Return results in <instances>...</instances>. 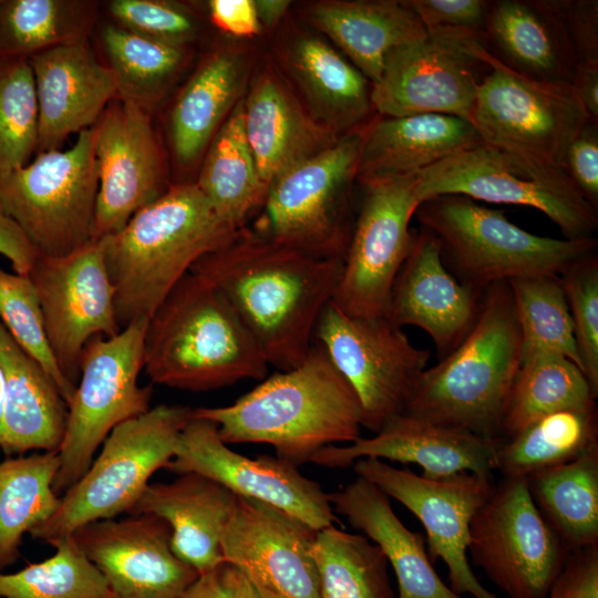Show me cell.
<instances>
[{"label": "cell", "mask_w": 598, "mask_h": 598, "mask_svg": "<svg viewBox=\"0 0 598 598\" xmlns=\"http://www.w3.org/2000/svg\"><path fill=\"white\" fill-rule=\"evenodd\" d=\"M283 62L308 112L338 135L373 118L371 82L329 42L313 34L296 35L285 49Z\"/></svg>", "instance_id": "d6a6232c"}, {"label": "cell", "mask_w": 598, "mask_h": 598, "mask_svg": "<svg viewBox=\"0 0 598 598\" xmlns=\"http://www.w3.org/2000/svg\"><path fill=\"white\" fill-rule=\"evenodd\" d=\"M342 260L323 259L240 228L190 269L216 288L257 341L269 365H299L338 288Z\"/></svg>", "instance_id": "6da1fadb"}, {"label": "cell", "mask_w": 598, "mask_h": 598, "mask_svg": "<svg viewBox=\"0 0 598 598\" xmlns=\"http://www.w3.org/2000/svg\"><path fill=\"white\" fill-rule=\"evenodd\" d=\"M0 321L49 374L69 405L76 386L65 378L53 357L34 286L28 275L8 272L1 267Z\"/></svg>", "instance_id": "bcb514c9"}, {"label": "cell", "mask_w": 598, "mask_h": 598, "mask_svg": "<svg viewBox=\"0 0 598 598\" xmlns=\"http://www.w3.org/2000/svg\"><path fill=\"white\" fill-rule=\"evenodd\" d=\"M236 503L227 487L190 472L168 483H150L130 514L164 519L174 554L203 575L225 564L221 539Z\"/></svg>", "instance_id": "83f0119b"}, {"label": "cell", "mask_w": 598, "mask_h": 598, "mask_svg": "<svg viewBox=\"0 0 598 598\" xmlns=\"http://www.w3.org/2000/svg\"><path fill=\"white\" fill-rule=\"evenodd\" d=\"M227 575L234 598H282L276 592L249 579L237 568L227 564Z\"/></svg>", "instance_id": "680465c9"}, {"label": "cell", "mask_w": 598, "mask_h": 598, "mask_svg": "<svg viewBox=\"0 0 598 598\" xmlns=\"http://www.w3.org/2000/svg\"><path fill=\"white\" fill-rule=\"evenodd\" d=\"M357 476L373 483L423 525L432 563L441 559L448 571V587L472 598H497L476 577L468 561L470 526L476 512L491 496L492 474L462 472L429 478L386 462L364 457L352 465Z\"/></svg>", "instance_id": "e0dca14e"}, {"label": "cell", "mask_w": 598, "mask_h": 598, "mask_svg": "<svg viewBox=\"0 0 598 598\" xmlns=\"http://www.w3.org/2000/svg\"><path fill=\"white\" fill-rule=\"evenodd\" d=\"M485 44L503 64L542 82L570 84L577 58L565 0L491 1Z\"/></svg>", "instance_id": "4316f807"}, {"label": "cell", "mask_w": 598, "mask_h": 598, "mask_svg": "<svg viewBox=\"0 0 598 598\" xmlns=\"http://www.w3.org/2000/svg\"><path fill=\"white\" fill-rule=\"evenodd\" d=\"M311 555L320 598H396L384 554L364 535L334 525L321 528Z\"/></svg>", "instance_id": "b9f144b4"}, {"label": "cell", "mask_w": 598, "mask_h": 598, "mask_svg": "<svg viewBox=\"0 0 598 598\" xmlns=\"http://www.w3.org/2000/svg\"><path fill=\"white\" fill-rule=\"evenodd\" d=\"M483 58L488 72L478 86L471 120L483 143L564 171L569 144L591 121L570 84L526 78L503 64L487 47Z\"/></svg>", "instance_id": "8fae6325"}, {"label": "cell", "mask_w": 598, "mask_h": 598, "mask_svg": "<svg viewBox=\"0 0 598 598\" xmlns=\"http://www.w3.org/2000/svg\"><path fill=\"white\" fill-rule=\"evenodd\" d=\"M244 97V96H243ZM196 185L217 215L240 229L261 208L268 185L259 176L244 130L243 99L210 141Z\"/></svg>", "instance_id": "e575fe53"}, {"label": "cell", "mask_w": 598, "mask_h": 598, "mask_svg": "<svg viewBox=\"0 0 598 598\" xmlns=\"http://www.w3.org/2000/svg\"><path fill=\"white\" fill-rule=\"evenodd\" d=\"M193 410L159 404L114 427L87 471L30 535L51 544L85 524L130 513L152 475L166 468L174 457L179 434L193 417Z\"/></svg>", "instance_id": "52a82bcc"}, {"label": "cell", "mask_w": 598, "mask_h": 598, "mask_svg": "<svg viewBox=\"0 0 598 598\" xmlns=\"http://www.w3.org/2000/svg\"><path fill=\"white\" fill-rule=\"evenodd\" d=\"M482 293L448 271L437 240L421 227L394 280L385 317L399 328L413 326L424 330L441 360L471 331Z\"/></svg>", "instance_id": "603a6c76"}, {"label": "cell", "mask_w": 598, "mask_h": 598, "mask_svg": "<svg viewBox=\"0 0 598 598\" xmlns=\"http://www.w3.org/2000/svg\"><path fill=\"white\" fill-rule=\"evenodd\" d=\"M502 441L403 413L391 419L371 437L361 436L351 444L320 450L311 463L347 468L360 458L373 457L416 464L423 470L422 476L429 478L462 472L492 474Z\"/></svg>", "instance_id": "cb8c5ba5"}, {"label": "cell", "mask_w": 598, "mask_h": 598, "mask_svg": "<svg viewBox=\"0 0 598 598\" xmlns=\"http://www.w3.org/2000/svg\"><path fill=\"white\" fill-rule=\"evenodd\" d=\"M0 255L6 257L19 275H28L39 252L20 227L0 214Z\"/></svg>", "instance_id": "11a10c76"}, {"label": "cell", "mask_w": 598, "mask_h": 598, "mask_svg": "<svg viewBox=\"0 0 598 598\" xmlns=\"http://www.w3.org/2000/svg\"><path fill=\"white\" fill-rule=\"evenodd\" d=\"M54 554L14 573H0L2 598H113L106 579L73 535L53 543Z\"/></svg>", "instance_id": "ee69618b"}, {"label": "cell", "mask_w": 598, "mask_h": 598, "mask_svg": "<svg viewBox=\"0 0 598 598\" xmlns=\"http://www.w3.org/2000/svg\"><path fill=\"white\" fill-rule=\"evenodd\" d=\"M564 171L598 209V124L588 122L571 141L566 152Z\"/></svg>", "instance_id": "f907efd6"}, {"label": "cell", "mask_w": 598, "mask_h": 598, "mask_svg": "<svg viewBox=\"0 0 598 598\" xmlns=\"http://www.w3.org/2000/svg\"><path fill=\"white\" fill-rule=\"evenodd\" d=\"M414 216L437 240L448 271L480 291L517 278L560 276L598 248L596 237L556 239L528 233L504 210L461 195L429 198Z\"/></svg>", "instance_id": "8992f818"}, {"label": "cell", "mask_w": 598, "mask_h": 598, "mask_svg": "<svg viewBox=\"0 0 598 598\" xmlns=\"http://www.w3.org/2000/svg\"><path fill=\"white\" fill-rule=\"evenodd\" d=\"M582 373L598 396V256L591 252L561 275Z\"/></svg>", "instance_id": "7dc6e473"}, {"label": "cell", "mask_w": 598, "mask_h": 598, "mask_svg": "<svg viewBox=\"0 0 598 598\" xmlns=\"http://www.w3.org/2000/svg\"><path fill=\"white\" fill-rule=\"evenodd\" d=\"M166 470L207 476L235 495L275 506L315 530L338 520L327 493L297 466L277 456L250 458L233 451L220 439L217 425L206 419L193 415Z\"/></svg>", "instance_id": "d6986e66"}, {"label": "cell", "mask_w": 598, "mask_h": 598, "mask_svg": "<svg viewBox=\"0 0 598 598\" xmlns=\"http://www.w3.org/2000/svg\"><path fill=\"white\" fill-rule=\"evenodd\" d=\"M327 495L333 512L382 550L396 577V598H472L455 594L440 578L425 537L402 523L389 497L373 483L357 476Z\"/></svg>", "instance_id": "f1b7e54d"}, {"label": "cell", "mask_w": 598, "mask_h": 598, "mask_svg": "<svg viewBox=\"0 0 598 598\" xmlns=\"http://www.w3.org/2000/svg\"><path fill=\"white\" fill-rule=\"evenodd\" d=\"M37 291L47 338L65 378L76 386L87 342L121 331L105 264V238L60 257L39 254L29 274Z\"/></svg>", "instance_id": "ac0fdd59"}, {"label": "cell", "mask_w": 598, "mask_h": 598, "mask_svg": "<svg viewBox=\"0 0 598 598\" xmlns=\"http://www.w3.org/2000/svg\"><path fill=\"white\" fill-rule=\"evenodd\" d=\"M305 14L371 84L392 51L427 33L405 0H322Z\"/></svg>", "instance_id": "4dcf8cb0"}, {"label": "cell", "mask_w": 598, "mask_h": 598, "mask_svg": "<svg viewBox=\"0 0 598 598\" xmlns=\"http://www.w3.org/2000/svg\"><path fill=\"white\" fill-rule=\"evenodd\" d=\"M143 360L154 383L192 392L261 381L269 367L224 296L190 271L148 319Z\"/></svg>", "instance_id": "277c9868"}, {"label": "cell", "mask_w": 598, "mask_h": 598, "mask_svg": "<svg viewBox=\"0 0 598 598\" xmlns=\"http://www.w3.org/2000/svg\"><path fill=\"white\" fill-rule=\"evenodd\" d=\"M565 19L577 63H598V1L565 0Z\"/></svg>", "instance_id": "f5cc1de1"}, {"label": "cell", "mask_w": 598, "mask_h": 598, "mask_svg": "<svg viewBox=\"0 0 598 598\" xmlns=\"http://www.w3.org/2000/svg\"><path fill=\"white\" fill-rule=\"evenodd\" d=\"M147 321L135 320L117 334L95 337L85 346L58 451L60 467L53 489L59 496L87 471L114 427L151 409L153 388L138 384Z\"/></svg>", "instance_id": "30bf717a"}, {"label": "cell", "mask_w": 598, "mask_h": 598, "mask_svg": "<svg viewBox=\"0 0 598 598\" xmlns=\"http://www.w3.org/2000/svg\"><path fill=\"white\" fill-rule=\"evenodd\" d=\"M93 126L68 150L38 153L0 176V214L39 254L66 256L94 240L99 176Z\"/></svg>", "instance_id": "ba28073f"}, {"label": "cell", "mask_w": 598, "mask_h": 598, "mask_svg": "<svg viewBox=\"0 0 598 598\" xmlns=\"http://www.w3.org/2000/svg\"><path fill=\"white\" fill-rule=\"evenodd\" d=\"M316 534L275 506L237 496L221 539L223 558L282 598H320L311 555Z\"/></svg>", "instance_id": "7402d4cb"}, {"label": "cell", "mask_w": 598, "mask_h": 598, "mask_svg": "<svg viewBox=\"0 0 598 598\" xmlns=\"http://www.w3.org/2000/svg\"><path fill=\"white\" fill-rule=\"evenodd\" d=\"M358 182L362 198L332 302L352 317H385L394 280L417 233L410 228L421 204L416 174Z\"/></svg>", "instance_id": "2e32d148"}, {"label": "cell", "mask_w": 598, "mask_h": 598, "mask_svg": "<svg viewBox=\"0 0 598 598\" xmlns=\"http://www.w3.org/2000/svg\"><path fill=\"white\" fill-rule=\"evenodd\" d=\"M467 554L508 598H546L570 551L537 508L526 477L503 478L476 512Z\"/></svg>", "instance_id": "9a60e30c"}, {"label": "cell", "mask_w": 598, "mask_h": 598, "mask_svg": "<svg viewBox=\"0 0 598 598\" xmlns=\"http://www.w3.org/2000/svg\"><path fill=\"white\" fill-rule=\"evenodd\" d=\"M426 31L386 58L372 84L373 111L383 117L445 114L471 122L483 72H488L485 38L461 29Z\"/></svg>", "instance_id": "5bb4252c"}, {"label": "cell", "mask_w": 598, "mask_h": 598, "mask_svg": "<svg viewBox=\"0 0 598 598\" xmlns=\"http://www.w3.org/2000/svg\"><path fill=\"white\" fill-rule=\"evenodd\" d=\"M526 478L537 508L569 551L598 546V445Z\"/></svg>", "instance_id": "d590c367"}, {"label": "cell", "mask_w": 598, "mask_h": 598, "mask_svg": "<svg viewBox=\"0 0 598 598\" xmlns=\"http://www.w3.org/2000/svg\"><path fill=\"white\" fill-rule=\"evenodd\" d=\"M0 598H2V597L0 596Z\"/></svg>", "instance_id": "6125c7cd"}, {"label": "cell", "mask_w": 598, "mask_h": 598, "mask_svg": "<svg viewBox=\"0 0 598 598\" xmlns=\"http://www.w3.org/2000/svg\"><path fill=\"white\" fill-rule=\"evenodd\" d=\"M260 27L272 28L286 14L291 2L288 0H254Z\"/></svg>", "instance_id": "91938a15"}, {"label": "cell", "mask_w": 598, "mask_h": 598, "mask_svg": "<svg viewBox=\"0 0 598 598\" xmlns=\"http://www.w3.org/2000/svg\"><path fill=\"white\" fill-rule=\"evenodd\" d=\"M508 283L520 332V362L555 354L570 360L582 372L560 276L517 278Z\"/></svg>", "instance_id": "7bdbcfd3"}, {"label": "cell", "mask_w": 598, "mask_h": 598, "mask_svg": "<svg viewBox=\"0 0 598 598\" xmlns=\"http://www.w3.org/2000/svg\"><path fill=\"white\" fill-rule=\"evenodd\" d=\"M100 41L120 99L152 113L188 61V47L154 40L113 22L100 29Z\"/></svg>", "instance_id": "f35d334b"}, {"label": "cell", "mask_w": 598, "mask_h": 598, "mask_svg": "<svg viewBox=\"0 0 598 598\" xmlns=\"http://www.w3.org/2000/svg\"><path fill=\"white\" fill-rule=\"evenodd\" d=\"M106 9L113 23L165 43L188 47L198 34L195 12L169 0H112Z\"/></svg>", "instance_id": "c3c4849f"}, {"label": "cell", "mask_w": 598, "mask_h": 598, "mask_svg": "<svg viewBox=\"0 0 598 598\" xmlns=\"http://www.w3.org/2000/svg\"><path fill=\"white\" fill-rule=\"evenodd\" d=\"M580 369L570 360L542 354L520 362L501 422L502 439L549 413L596 402Z\"/></svg>", "instance_id": "60d3db41"}, {"label": "cell", "mask_w": 598, "mask_h": 598, "mask_svg": "<svg viewBox=\"0 0 598 598\" xmlns=\"http://www.w3.org/2000/svg\"><path fill=\"white\" fill-rule=\"evenodd\" d=\"M520 354L509 283H493L483 290L478 316L466 338L425 370L405 413L503 440L502 415Z\"/></svg>", "instance_id": "5b68a950"}, {"label": "cell", "mask_w": 598, "mask_h": 598, "mask_svg": "<svg viewBox=\"0 0 598 598\" xmlns=\"http://www.w3.org/2000/svg\"><path fill=\"white\" fill-rule=\"evenodd\" d=\"M59 467L58 451L0 463V573L18 560L24 535L56 509L61 496L53 482Z\"/></svg>", "instance_id": "74e56055"}, {"label": "cell", "mask_w": 598, "mask_h": 598, "mask_svg": "<svg viewBox=\"0 0 598 598\" xmlns=\"http://www.w3.org/2000/svg\"><path fill=\"white\" fill-rule=\"evenodd\" d=\"M178 598H234L227 564L199 575Z\"/></svg>", "instance_id": "6f0895ef"}, {"label": "cell", "mask_w": 598, "mask_h": 598, "mask_svg": "<svg viewBox=\"0 0 598 598\" xmlns=\"http://www.w3.org/2000/svg\"><path fill=\"white\" fill-rule=\"evenodd\" d=\"M207 8L212 23L231 37L251 38L261 30L254 0H210Z\"/></svg>", "instance_id": "db71d44e"}, {"label": "cell", "mask_w": 598, "mask_h": 598, "mask_svg": "<svg viewBox=\"0 0 598 598\" xmlns=\"http://www.w3.org/2000/svg\"><path fill=\"white\" fill-rule=\"evenodd\" d=\"M354 390L362 427L373 434L405 413L425 372L430 350L413 346L386 317H352L330 301L313 334Z\"/></svg>", "instance_id": "4fadbf2b"}, {"label": "cell", "mask_w": 598, "mask_h": 598, "mask_svg": "<svg viewBox=\"0 0 598 598\" xmlns=\"http://www.w3.org/2000/svg\"><path fill=\"white\" fill-rule=\"evenodd\" d=\"M72 535L113 598H178L199 576L172 550L168 524L152 514L95 520Z\"/></svg>", "instance_id": "44dd1931"}, {"label": "cell", "mask_w": 598, "mask_h": 598, "mask_svg": "<svg viewBox=\"0 0 598 598\" xmlns=\"http://www.w3.org/2000/svg\"><path fill=\"white\" fill-rule=\"evenodd\" d=\"M238 230L217 215L195 182H179L104 237L121 330L148 320L192 267Z\"/></svg>", "instance_id": "3957f363"}, {"label": "cell", "mask_w": 598, "mask_h": 598, "mask_svg": "<svg viewBox=\"0 0 598 598\" xmlns=\"http://www.w3.org/2000/svg\"><path fill=\"white\" fill-rule=\"evenodd\" d=\"M193 415L215 423L227 445L268 444L297 467L362 436L359 399L317 342L296 368L265 378L229 405L197 408Z\"/></svg>", "instance_id": "7a4b0ae2"}, {"label": "cell", "mask_w": 598, "mask_h": 598, "mask_svg": "<svg viewBox=\"0 0 598 598\" xmlns=\"http://www.w3.org/2000/svg\"><path fill=\"white\" fill-rule=\"evenodd\" d=\"M0 369L7 390L0 448L7 455L59 451L68 405L43 368L0 321Z\"/></svg>", "instance_id": "836d02e7"}, {"label": "cell", "mask_w": 598, "mask_h": 598, "mask_svg": "<svg viewBox=\"0 0 598 598\" xmlns=\"http://www.w3.org/2000/svg\"><path fill=\"white\" fill-rule=\"evenodd\" d=\"M243 116L259 176L268 187L285 171L341 136L319 123L270 65L262 66L251 80L243 97Z\"/></svg>", "instance_id": "484cf974"}, {"label": "cell", "mask_w": 598, "mask_h": 598, "mask_svg": "<svg viewBox=\"0 0 598 598\" xmlns=\"http://www.w3.org/2000/svg\"><path fill=\"white\" fill-rule=\"evenodd\" d=\"M6 403H7V390H6V381L3 373L0 369V432L4 419L6 413Z\"/></svg>", "instance_id": "94428289"}, {"label": "cell", "mask_w": 598, "mask_h": 598, "mask_svg": "<svg viewBox=\"0 0 598 598\" xmlns=\"http://www.w3.org/2000/svg\"><path fill=\"white\" fill-rule=\"evenodd\" d=\"M424 28L461 29L485 34L491 1L405 0Z\"/></svg>", "instance_id": "681fc988"}, {"label": "cell", "mask_w": 598, "mask_h": 598, "mask_svg": "<svg viewBox=\"0 0 598 598\" xmlns=\"http://www.w3.org/2000/svg\"><path fill=\"white\" fill-rule=\"evenodd\" d=\"M367 125L277 176L269 184L255 230L286 247L343 261Z\"/></svg>", "instance_id": "9c48e42d"}, {"label": "cell", "mask_w": 598, "mask_h": 598, "mask_svg": "<svg viewBox=\"0 0 598 598\" xmlns=\"http://www.w3.org/2000/svg\"><path fill=\"white\" fill-rule=\"evenodd\" d=\"M422 202L443 195L520 205L544 213L567 239L595 237L598 209L565 171L539 166L484 143L457 152L416 174Z\"/></svg>", "instance_id": "7c38bea8"}, {"label": "cell", "mask_w": 598, "mask_h": 598, "mask_svg": "<svg viewBox=\"0 0 598 598\" xmlns=\"http://www.w3.org/2000/svg\"><path fill=\"white\" fill-rule=\"evenodd\" d=\"M93 128L99 176L94 239H100L121 230L171 184L151 112L116 97Z\"/></svg>", "instance_id": "ffe728a7"}, {"label": "cell", "mask_w": 598, "mask_h": 598, "mask_svg": "<svg viewBox=\"0 0 598 598\" xmlns=\"http://www.w3.org/2000/svg\"><path fill=\"white\" fill-rule=\"evenodd\" d=\"M248 61L240 48L218 45L203 58L181 89L168 116L171 150L181 168L202 161L210 141L243 99Z\"/></svg>", "instance_id": "f546056e"}, {"label": "cell", "mask_w": 598, "mask_h": 598, "mask_svg": "<svg viewBox=\"0 0 598 598\" xmlns=\"http://www.w3.org/2000/svg\"><path fill=\"white\" fill-rule=\"evenodd\" d=\"M90 0H0V58H30L89 40L99 16Z\"/></svg>", "instance_id": "ab89813d"}, {"label": "cell", "mask_w": 598, "mask_h": 598, "mask_svg": "<svg viewBox=\"0 0 598 598\" xmlns=\"http://www.w3.org/2000/svg\"><path fill=\"white\" fill-rule=\"evenodd\" d=\"M483 141L474 125L445 114L377 115L365 127L357 181L415 175Z\"/></svg>", "instance_id": "1f68e13d"}, {"label": "cell", "mask_w": 598, "mask_h": 598, "mask_svg": "<svg viewBox=\"0 0 598 598\" xmlns=\"http://www.w3.org/2000/svg\"><path fill=\"white\" fill-rule=\"evenodd\" d=\"M38 103L28 58H0V176L37 151Z\"/></svg>", "instance_id": "f6af8a7d"}, {"label": "cell", "mask_w": 598, "mask_h": 598, "mask_svg": "<svg viewBox=\"0 0 598 598\" xmlns=\"http://www.w3.org/2000/svg\"><path fill=\"white\" fill-rule=\"evenodd\" d=\"M598 445L596 402L539 417L503 440L495 470L503 478L528 477L544 468L576 460Z\"/></svg>", "instance_id": "8d00e7d4"}, {"label": "cell", "mask_w": 598, "mask_h": 598, "mask_svg": "<svg viewBox=\"0 0 598 598\" xmlns=\"http://www.w3.org/2000/svg\"><path fill=\"white\" fill-rule=\"evenodd\" d=\"M546 598H598V546L570 551Z\"/></svg>", "instance_id": "816d5d0a"}, {"label": "cell", "mask_w": 598, "mask_h": 598, "mask_svg": "<svg viewBox=\"0 0 598 598\" xmlns=\"http://www.w3.org/2000/svg\"><path fill=\"white\" fill-rule=\"evenodd\" d=\"M29 63L38 103L35 154L60 150L70 135L92 127L118 96L112 71L89 40L39 52Z\"/></svg>", "instance_id": "d4e9b609"}, {"label": "cell", "mask_w": 598, "mask_h": 598, "mask_svg": "<svg viewBox=\"0 0 598 598\" xmlns=\"http://www.w3.org/2000/svg\"><path fill=\"white\" fill-rule=\"evenodd\" d=\"M570 86L589 118L598 124V63H577Z\"/></svg>", "instance_id": "9f6ffc18"}]
</instances>
